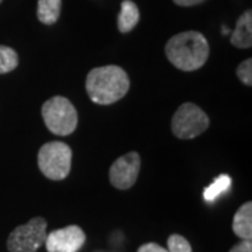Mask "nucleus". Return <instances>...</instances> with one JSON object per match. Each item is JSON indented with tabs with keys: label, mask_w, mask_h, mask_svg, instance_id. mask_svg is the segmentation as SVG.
Here are the masks:
<instances>
[{
	"label": "nucleus",
	"mask_w": 252,
	"mask_h": 252,
	"mask_svg": "<svg viewBox=\"0 0 252 252\" xmlns=\"http://www.w3.org/2000/svg\"><path fill=\"white\" fill-rule=\"evenodd\" d=\"M205 0H174L175 4L178 6H182V7H190V6H196V4H200L203 3Z\"/></svg>",
	"instance_id": "nucleus-19"
},
{
	"label": "nucleus",
	"mask_w": 252,
	"mask_h": 252,
	"mask_svg": "<svg viewBox=\"0 0 252 252\" xmlns=\"http://www.w3.org/2000/svg\"><path fill=\"white\" fill-rule=\"evenodd\" d=\"M137 252H168L165 248H162L161 245H158V244L156 243H147L143 244Z\"/></svg>",
	"instance_id": "nucleus-17"
},
{
	"label": "nucleus",
	"mask_w": 252,
	"mask_h": 252,
	"mask_svg": "<svg viewBox=\"0 0 252 252\" xmlns=\"http://www.w3.org/2000/svg\"><path fill=\"white\" fill-rule=\"evenodd\" d=\"M44 124L56 136H69L76 130L79 115L70 99L62 95H55L42 105Z\"/></svg>",
	"instance_id": "nucleus-3"
},
{
	"label": "nucleus",
	"mask_w": 252,
	"mask_h": 252,
	"mask_svg": "<svg viewBox=\"0 0 252 252\" xmlns=\"http://www.w3.org/2000/svg\"><path fill=\"white\" fill-rule=\"evenodd\" d=\"M130 89L127 73L115 64L95 67L86 79V91L93 102L98 105H111L122 99Z\"/></svg>",
	"instance_id": "nucleus-1"
},
{
	"label": "nucleus",
	"mask_w": 252,
	"mask_h": 252,
	"mask_svg": "<svg viewBox=\"0 0 252 252\" xmlns=\"http://www.w3.org/2000/svg\"><path fill=\"white\" fill-rule=\"evenodd\" d=\"M164 51L168 62L177 69L193 72L207 62L210 46L203 34L198 31H185L170 38Z\"/></svg>",
	"instance_id": "nucleus-2"
},
{
	"label": "nucleus",
	"mask_w": 252,
	"mask_h": 252,
	"mask_svg": "<svg viewBox=\"0 0 252 252\" xmlns=\"http://www.w3.org/2000/svg\"><path fill=\"white\" fill-rule=\"evenodd\" d=\"M17 52L10 46L0 45V74L13 72L18 66Z\"/></svg>",
	"instance_id": "nucleus-14"
},
{
	"label": "nucleus",
	"mask_w": 252,
	"mask_h": 252,
	"mask_svg": "<svg viewBox=\"0 0 252 252\" xmlns=\"http://www.w3.org/2000/svg\"><path fill=\"white\" fill-rule=\"evenodd\" d=\"M231 185V178L225 174L219 175L216 180L213 181L203 192V198L207 202H213L215 199H217L221 193H224L227 189L230 188Z\"/></svg>",
	"instance_id": "nucleus-13"
},
{
	"label": "nucleus",
	"mask_w": 252,
	"mask_h": 252,
	"mask_svg": "<svg viewBox=\"0 0 252 252\" xmlns=\"http://www.w3.org/2000/svg\"><path fill=\"white\" fill-rule=\"evenodd\" d=\"M48 223L44 217H34L28 223L16 227L7 238L10 252H35L46 240Z\"/></svg>",
	"instance_id": "nucleus-6"
},
{
	"label": "nucleus",
	"mask_w": 252,
	"mask_h": 252,
	"mask_svg": "<svg viewBox=\"0 0 252 252\" xmlns=\"http://www.w3.org/2000/svg\"><path fill=\"white\" fill-rule=\"evenodd\" d=\"M168 252H192V247L189 241L180 234H171L167 240Z\"/></svg>",
	"instance_id": "nucleus-15"
},
{
	"label": "nucleus",
	"mask_w": 252,
	"mask_h": 252,
	"mask_svg": "<svg viewBox=\"0 0 252 252\" xmlns=\"http://www.w3.org/2000/svg\"><path fill=\"white\" fill-rule=\"evenodd\" d=\"M86 243V233L79 225H67L46 234L48 252H77Z\"/></svg>",
	"instance_id": "nucleus-8"
},
{
	"label": "nucleus",
	"mask_w": 252,
	"mask_h": 252,
	"mask_svg": "<svg viewBox=\"0 0 252 252\" xmlns=\"http://www.w3.org/2000/svg\"><path fill=\"white\" fill-rule=\"evenodd\" d=\"M140 18L139 9L132 0H124L121 3V13L118 16V30L126 34L130 32L137 26Z\"/></svg>",
	"instance_id": "nucleus-11"
},
{
	"label": "nucleus",
	"mask_w": 252,
	"mask_h": 252,
	"mask_svg": "<svg viewBox=\"0 0 252 252\" xmlns=\"http://www.w3.org/2000/svg\"><path fill=\"white\" fill-rule=\"evenodd\" d=\"M237 77L241 80L243 84L247 87L252 86V59L248 58L244 62H241L237 67Z\"/></svg>",
	"instance_id": "nucleus-16"
},
{
	"label": "nucleus",
	"mask_w": 252,
	"mask_h": 252,
	"mask_svg": "<svg viewBox=\"0 0 252 252\" xmlns=\"http://www.w3.org/2000/svg\"><path fill=\"white\" fill-rule=\"evenodd\" d=\"M38 167L48 180H64L72 168V149L63 142L45 143L38 152Z\"/></svg>",
	"instance_id": "nucleus-4"
},
{
	"label": "nucleus",
	"mask_w": 252,
	"mask_h": 252,
	"mask_svg": "<svg viewBox=\"0 0 252 252\" xmlns=\"http://www.w3.org/2000/svg\"><path fill=\"white\" fill-rule=\"evenodd\" d=\"M61 9H62V0H38V7H36L38 20L45 26H52L59 20Z\"/></svg>",
	"instance_id": "nucleus-12"
},
{
	"label": "nucleus",
	"mask_w": 252,
	"mask_h": 252,
	"mask_svg": "<svg viewBox=\"0 0 252 252\" xmlns=\"http://www.w3.org/2000/svg\"><path fill=\"white\" fill-rule=\"evenodd\" d=\"M142 158L137 152H129L117 158L109 168V182L114 188L126 190L132 188L140 172Z\"/></svg>",
	"instance_id": "nucleus-7"
},
{
	"label": "nucleus",
	"mask_w": 252,
	"mask_h": 252,
	"mask_svg": "<svg viewBox=\"0 0 252 252\" xmlns=\"http://www.w3.org/2000/svg\"><path fill=\"white\" fill-rule=\"evenodd\" d=\"M1 1H3V0H0V3H1Z\"/></svg>",
	"instance_id": "nucleus-20"
},
{
	"label": "nucleus",
	"mask_w": 252,
	"mask_h": 252,
	"mask_svg": "<svg viewBox=\"0 0 252 252\" xmlns=\"http://www.w3.org/2000/svg\"><path fill=\"white\" fill-rule=\"evenodd\" d=\"M233 231L241 240L252 238V203L247 202L235 212L233 219Z\"/></svg>",
	"instance_id": "nucleus-10"
},
{
	"label": "nucleus",
	"mask_w": 252,
	"mask_h": 252,
	"mask_svg": "<svg viewBox=\"0 0 252 252\" xmlns=\"http://www.w3.org/2000/svg\"><path fill=\"white\" fill-rule=\"evenodd\" d=\"M231 45L247 49L252 46V11L247 10L238 18L234 32L231 35Z\"/></svg>",
	"instance_id": "nucleus-9"
},
{
	"label": "nucleus",
	"mask_w": 252,
	"mask_h": 252,
	"mask_svg": "<svg viewBox=\"0 0 252 252\" xmlns=\"http://www.w3.org/2000/svg\"><path fill=\"white\" fill-rule=\"evenodd\" d=\"M230 252H252L251 240H243L240 244L234 245Z\"/></svg>",
	"instance_id": "nucleus-18"
},
{
	"label": "nucleus",
	"mask_w": 252,
	"mask_h": 252,
	"mask_svg": "<svg viewBox=\"0 0 252 252\" xmlns=\"http://www.w3.org/2000/svg\"><path fill=\"white\" fill-rule=\"evenodd\" d=\"M210 125V119L203 109L193 102H185L178 107L171 119V130L182 140L200 136Z\"/></svg>",
	"instance_id": "nucleus-5"
}]
</instances>
